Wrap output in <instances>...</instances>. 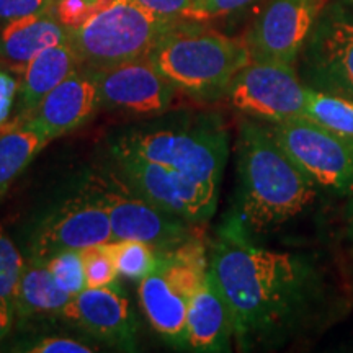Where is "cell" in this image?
Returning a JSON list of instances; mask_svg holds the SVG:
<instances>
[{"label": "cell", "mask_w": 353, "mask_h": 353, "mask_svg": "<svg viewBox=\"0 0 353 353\" xmlns=\"http://www.w3.org/2000/svg\"><path fill=\"white\" fill-rule=\"evenodd\" d=\"M149 57L176 88L206 101L226 97L236 74L252 61L245 38L185 20L172 26Z\"/></svg>", "instance_id": "3957f363"}, {"label": "cell", "mask_w": 353, "mask_h": 353, "mask_svg": "<svg viewBox=\"0 0 353 353\" xmlns=\"http://www.w3.org/2000/svg\"><path fill=\"white\" fill-rule=\"evenodd\" d=\"M304 117L353 138V101L309 88Z\"/></svg>", "instance_id": "603a6c76"}, {"label": "cell", "mask_w": 353, "mask_h": 353, "mask_svg": "<svg viewBox=\"0 0 353 353\" xmlns=\"http://www.w3.org/2000/svg\"><path fill=\"white\" fill-rule=\"evenodd\" d=\"M99 88L100 107L132 114H157L170 107L175 85L149 56L88 69Z\"/></svg>", "instance_id": "8fae6325"}, {"label": "cell", "mask_w": 353, "mask_h": 353, "mask_svg": "<svg viewBox=\"0 0 353 353\" xmlns=\"http://www.w3.org/2000/svg\"><path fill=\"white\" fill-rule=\"evenodd\" d=\"M99 108V88L94 74L81 68L52 88L20 125L38 128L48 138L54 139L85 125Z\"/></svg>", "instance_id": "9a60e30c"}, {"label": "cell", "mask_w": 353, "mask_h": 353, "mask_svg": "<svg viewBox=\"0 0 353 353\" xmlns=\"http://www.w3.org/2000/svg\"><path fill=\"white\" fill-rule=\"evenodd\" d=\"M50 141L41 130L30 125L2 130L0 132V200Z\"/></svg>", "instance_id": "44dd1931"}, {"label": "cell", "mask_w": 353, "mask_h": 353, "mask_svg": "<svg viewBox=\"0 0 353 353\" xmlns=\"http://www.w3.org/2000/svg\"><path fill=\"white\" fill-rule=\"evenodd\" d=\"M327 0H270L245 34L252 61L294 65Z\"/></svg>", "instance_id": "30bf717a"}, {"label": "cell", "mask_w": 353, "mask_h": 353, "mask_svg": "<svg viewBox=\"0 0 353 353\" xmlns=\"http://www.w3.org/2000/svg\"><path fill=\"white\" fill-rule=\"evenodd\" d=\"M195 2H196V0H195Z\"/></svg>", "instance_id": "d590c367"}, {"label": "cell", "mask_w": 353, "mask_h": 353, "mask_svg": "<svg viewBox=\"0 0 353 353\" xmlns=\"http://www.w3.org/2000/svg\"><path fill=\"white\" fill-rule=\"evenodd\" d=\"M241 347L283 342L314 321H325L332 286L309 255L254 245L231 219L210 259Z\"/></svg>", "instance_id": "6da1fadb"}, {"label": "cell", "mask_w": 353, "mask_h": 353, "mask_svg": "<svg viewBox=\"0 0 353 353\" xmlns=\"http://www.w3.org/2000/svg\"><path fill=\"white\" fill-rule=\"evenodd\" d=\"M278 143L324 192L353 195V138L298 114L270 123Z\"/></svg>", "instance_id": "8992f818"}, {"label": "cell", "mask_w": 353, "mask_h": 353, "mask_svg": "<svg viewBox=\"0 0 353 353\" xmlns=\"http://www.w3.org/2000/svg\"><path fill=\"white\" fill-rule=\"evenodd\" d=\"M309 87L299 81L294 65L250 61L232 79L229 103L254 120L276 123L304 114Z\"/></svg>", "instance_id": "9c48e42d"}, {"label": "cell", "mask_w": 353, "mask_h": 353, "mask_svg": "<svg viewBox=\"0 0 353 353\" xmlns=\"http://www.w3.org/2000/svg\"><path fill=\"white\" fill-rule=\"evenodd\" d=\"M134 2L154 15L172 21H187L188 12L195 6V0H134Z\"/></svg>", "instance_id": "f546056e"}, {"label": "cell", "mask_w": 353, "mask_h": 353, "mask_svg": "<svg viewBox=\"0 0 353 353\" xmlns=\"http://www.w3.org/2000/svg\"><path fill=\"white\" fill-rule=\"evenodd\" d=\"M69 39V28L57 20L52 8L0 25V61L13 70L25 65L39 52Z\"/></svg>", "instance_id": "ac0fdd59"}, {"label": "cell", "mask_w": 353, "mask_h": 353, "mask_svg": "<svg viewBox=\"0 0 353 353\" xmlns=\"http://www.w3.org/2000/svg\"><path fill=\"white\" fill-rule=\"evenodd\" d=\"M110 241L113 232L100 193H82L43 221L30 257L46 260L65 250H83Z\"/></svg>", "instance_id": "7c38bea8"}, {"label": "cell", "mask_w": 353, "mask_h": 353, "mask_svg": "<svg viewBox=\"0 0 353 353\" xmlns=\"http://www.w3.org/2000/svg\"><path fill=\"white\" fill-rule=\"evenodd\" d=\"M81 68V59L69 39L34 56L20 72L21 77L19 81V92H17V117L13 118L12 125H6L3 128L20 125L52 88H56Z\"/></svg>", "instance_id": "2e32d148"}, {"label": "cell", "mask_w": 353, "mask_h": 353, "mask_svg": "<svg viewBox=\"0 0 353 353\" xmlns=\"http://www.w3.org/2000/svg\"><path fill=\"white\" fill-rule=\"evenodd\" d=\"M23 268V255L0 226V303L12 307L13 311Z\"/></svg>", "instance_id": "cb8c5ba5"}, {"label": "cell", "mask_w": 353, "mask_h": 353, "mask_svg": "<svg viewBox=\"0 0 353 353\" xmlns=\"http://www.w3.org/2000/svg\"><path fill=\"white\" fill-rule=\"evenodd\" d=\"M343 6H348L350 8H353V0H342Z\"/></svg>", "instance_id": "e575fe53"}, {"label": "cell", "mask_w": 353, "mask_h": 353, "mask_svg": "<svg viewBox=\"0 0 353 353\" xmlns=\"http://www.w3.org/2000/svg\"><path fill=\"white\" fill-rule=\"evenodd\" d=\"M172 21L154 15L134 0H114L77 28L69 30V43L82 68L100 69L149 56Z\"/></svg>", "instance_id": "5b68a950"}, {"label": "cell", "mask_w": 353, "mask_h": 353, "mask_svg": "<svg viewBox=\"0 0 353 353\" xmlns=\"http://www.w3.org/2000/svg\"><path fill=\"white\" fill-rule=\"evenodd\" d=\"M254 2L255 0H196L195 6L188 12L187 21H203L228 17L231 13L244 10Z\"/></svg>", "instance_id": "83f0119b"}, {"label": "cell", "mask_w": 353, "mask_h": 353, "mask_svg": "<svg viewBox=\"0 0 353 353\" xmlns=\"http://www.w3.org/2000/svg\"><path fill=\"white\" fill-rule=\"evenodd\" d=\"M85 270L87 288H100V286H112L117 283L118 272L117 263L108 252L107 245L99 244L81 250Z\"/></svg>", "instance_id": "484cf974"}, {"label": "cell", "mask_w": 353, "mask_h": 353, "mask_svg": "<svg viewBox=\"0 0 353 353\" xmlns=\"http://www.w3.org/2000/svg\"><path fill=\"white\" fill-rule=\"evenodd\" d=\"M46 262L57 285L69 294L76 296L87 288L81 250H65V252L54 254L52 257L46 259Z\"/></svg>", "instance_id": "d4e9b609"}, {"label": "cell", "mask_w": 353, "mask_h": 353, "mask_svg": "<svg viewBox=\"0 0 353 353\" xmlns=\"http://www.w3.org/2000/svg\"><path fill=\"white\" fill-rule=\"evenodd\" d=\"M303 81L312 90L353 101V15L325 6L303 48Z\"/></svg>", "instance_id": "ba28073f"}, {"label": "cell", "mask_w": 353, "mask_h": 353, "mask_svg": "<svg viewBox=\"0 0 353 353\" xmlns=\"http://www.w3.org/2000/svg\"><path fill=\"white\" fill-rule=\"evenodd\" d=\"M112 156L118 175L126 187L161 210L192 224L205 223L214 214L218 190L169 167L145 161L118 145H113Z\"/></svg>", "instance_id": "52a82bcc"}, {"label": "cell", "mask_w": 353, "mask_h": 353, "mask_svg": "<svg viewBox=\"0 0 353 353\" xmlns=\"http://www.w3.org/2000/svg\"><path fill=\"white\" fill-rule=\"evenodd\" d=\"M26 352L33 353H90L94 348L87 343H82L76 339L68 337H46L33 343L32 347L26 348Z\"/></svg>", "instance_id": "4dcf8cb0"}, {"label": "cell", "mask_w": 353, "mask_h": 353, "mask_svg": "<svg viewBox=\"0 0 353 353\" xmlns=\"http://www.w3.org/2000/svg\"><path fill=\"white\" fill-rule=\"evenodd\" d=\"M61 316L110 345L121 348L136 345L138 322L134 311L128 298L113 285L81 291L72 296Z\"/></svg>", "instance_id": "5bb4252c"}, {"label": "cell", "mask_w": 353, "mask_h": 353, "mask_svg": "<svg viewBox=\"0 0 353 353\" xmlns=\"http://www.w3.org/2000/svg\"><path fill=\"white\" fill-rule=\"evenodd\" d=\"M112 2L114 0H54L52 12L65 28L72 30L85 23Z\"/></svg>", "instance_id": "4316f807"}, {"label": "cell", "mask_w": 353, "mask_h": 353, "mask_svg": "<svg viewBox=\"0 0 353 353\" xmlns=\"http://www.w3.org/2000/svg\"><path fill=\"white\" fill-rule=\"evenodd\" d=\"M13 321H15V311L0 303V342H3V339L10 334Z\"/></svg>", "instance_id": "d6a6232c"}, {"label": "cell", "mask_w": 353, "mask_h": 353, "mask_svg": "<svg viewBox=\"0 0 353 353\" xmlns=\"http://www.w3.org/2000/svg\"><path fill=\"white\" fill-rule=\"evenodd\" d=\"M72 294L57 285L44 259L25 260L15 298V317L28 319L33 316L63 314Z\"/></svg>", "instance_id": "ffe728a7"}, {"label": "cell", "mask_w": 353, "mask_h": 353, "mask_svg": "<svg viewBox=\"0 0 353 353\" xmlns=\"http://www.w3.org/2000/svg\"><path fill=\"white\" fill-rule=\"evenodd\" d=\"M17 92L19 81L7 69L0 68V130L10 118L12 108L17 101Z\"/></svg>", "instance_id": "1f68e13d"}, {"label": "cell", "mask_w": 353, "mask_h": 353, "mask_svg": "<svg viewBox=\"0 0 353 353\" xmlns=\"http://www.w3.org/2000/svg\"><path fill=\"white\" fill-rule=\"evenodd\" d=\"M139 301L157 334L170 342H185L190 298L159 267L139 283Z\"/></svg>", "instance_id": "d6986e66"}, {"label": "cell", "mask_w": 353, "mask_h": 353, "mask_svg": "<svg viewBox=\"0 0 353 353\" xmlns=\"http://www.w3.org/2000/svg\"><path fill=\"white\" fill-rule=\"evenodd\" d=\"M100 198L108 211L113 241H141L157 250H165L192 237V223L161 210L131 188L126 193L117 190L100 192Z\"/></svg>", "instance_id": "4fadbf2b"}, {"label": "cell", "mask_w": 353, "mask_h": 353, "mask_svg": "<svg viewBox=\"0 0 353 353\" xmlns=\"http://www.w3.org/2000/svg\"><path fill=\"white\" fill-rule=\"evenodd\" d=\"M105 245L112 254L120 275L130 280H143L159 265L157 249L145 242L117 239L105 242Z\"/></svg>", "instance_id": "7402d4cb"}, {"label": "cell", "mask_w": 353, "mask_h": 353, "mask_svg": "<svg viewBox=\"0 0 353 353\" xmlns=\"http://www.w3.org/2000/svg\"><path fill=\"white\" fill-rule=\"evenodd\" d=\"M234 335L229 306L208 272L188 303L185 343L195 352H219Z\"/></svg>", "instance_id": "e0dca14e"}, {"label": "cell", "mask_w": 353, "mask_h": 353, "mask_svg": "<svg viewBox=\"0 0 353 353\" xmlns=\"http://www.w3.org/2000/svg\"><path fill=\"white\" fill-rule=\"evenodd\" d=\"M312 182L273 134L270 123L247 118L237 136L239 226L265 232L303 216L319 196Z\"/></svg>", "instance_id": "7a4b0ae2"}, {"label": "cell", "mask_w": 353, "mask_h": 353, "mask_svg": "<svg viewBox=\"0 0 353 353\" xmlns=\"http://www.w3.org/2000/svg\"><path fill=\"white\" fill-rule=\"evenodd\" d=\"M347 236H348V241H350L353 245V198L347 208Z\"/></svg>", "instance_id": "836d02e7"}, {"label": "cell", "mask_w": 353, "mask_h": 353, "mask_svg": "<svg viewBox=\"0 0 353 353\" xmlns=\"http://www.w3.org/2000/svg\"><path fill=\"white\" fill-rule=\"evenodd\" d=\"M54 0H0V25L52 8Z\"/></svg>", "instance_id": "f1b7e54d"}, {"label": "cell", "mask_w": 353, "mask_h": 353, "mask_svg": "<svg viewBox=\"0 0 353 353\" xmlns=\"http://www.w3.org/2000/svg\"><path fill=\"white\" fill-rule=\"evenodd\" d=\"M113 145L145 161L165 165L218 190L228 164V132L218 117H205L196 125L126 132Z\"/></svg>", "instance_id": "277c9868"}]
</instances>
